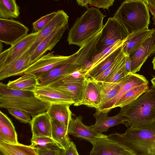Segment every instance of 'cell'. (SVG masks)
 I'll return each instance as SVG.
<instances>
[{
    "mask_svg": "<svg viewBox=\"0 0 155 155\" xmlns=\"http://www.w3.org/2000/svg\"><path fill=\"white\" fill-rule=\"evenodd\" d=\"M131 155H155V122L141 127L128 128L122 134L107 135Z\"/></svg>",
    "mask_w": 155,
    "mask_h": 155,
    "instance_id": "1",
    "label": "cell"
},
{
    "mask_svg": "<svg viewBox=\"0 0 155 155\" xmlns=\"http://www.w3.org/2000/svg\"><path fill=\"white\" fill-rule=\"evenodd\" d=\"M51 104L40 100L32 91L13 90L7 84L0 83V107L20 110L32 117L46 112Z\"/></svg>",
    "mask_w": 155,
    "mask_h": 155,
    "instance_id": "2",
    "label": "cell"
},
{
    "mask_svg": "<svg viewBox=\"0 0 155 155\" xmlns=\"http://www.w3.org/2000/svg\"><path fill=\"white\" fill-rule=\"evenodd\" d=\"M128 128L146 126L155 122V88L153 86L136 101L120 108Z\"/></svg>",
    "mask_w": 155,
    "mask_h": 155,
    "instance_id": "3",
    "label": "cell"
},
{
    "mask_svg": "<svg viewBox=\"0 0 155 155\" xmlns=\"http://www.w3.org/2000/svg\"><path fill=\"white\" fill-rule=\"evenodd\" d=\"M105 16L96 8H87L77 18L69 30L67 38L69 44L77 45L80 48L82 46L102 30Z\"/></svg>",
    "mask_w": 155,
    "mask_h": 155,
    "instance_id": "4",
    "label": "cell"
},
{
    "mask_svg": "<svg viewBox=\"0 0 155 155\" xmlns=\"http://www.w3.org/2000/svg\"><path fill=\"white\" fill-rule=\"evenodd\" d=\"M113 17L124 26L129 34L137 30L149 29V10L143 0L124 1Z\"/></svg>",
    "mask_w": 155,
    "mask_h": 155,
    "instance_id": "5",
    "label": "cell"
},
{
    "mask_svg": "<svg viewBox=\"0 0 155 155\" xmlns=\"http://www.w3.org/2000/svg\"><path fill=\"white\" fill-rule=\"evenodd\" d=\"M129 34L118 20L114 17L109 18L102 29L97 46L96 54L113 45L118 41L124 40Z\"/></svg>",
    "mask_w": 155,
    "mask_h": 155,
    "instance_id": "6",
    "label": "cell"
},
{
    "mask_svg": "<svg viewBox=\"0 0 155 155\" xmlns=\"http://www.w3.org/2000/svg\"><path fill=\"white\" fill-rule=\"evenodd\" d=\"M28 28L19 21L12 19H0V41L12 45L27 35Z\"/></svg>",
    "mask_w": 155,
    "mask_h": 155,
    "instance_id": "7",
    "label": "cell"
},
{
    "mask_svg": "<svg viewBox=\"0 0 155 155\" xmlns=\"http://www.w3.org/2000/svg\"><path fill=\"white\" fill-rule=\"evenodd\" d=\"M118 82L120 88L117 95L110 100L100 106L96 109V111L108 113L114 108L117 102L127 91L142 84L149 83L143 75L132 73L128 74Z\"/></svg>",
    "mask_w": 155,
    "mask_h": 155,
    "instance_id": "8",
    "label": "cell"
},
{
    "mask_svg": "<svg viewBox=\"0 0 155 155\" xmlns=\"http://www.w3.org/2000/svg\"><path fill=\"white\" fill-rule=\"evenodd\" d=\"M54 52H48L31 64L24 72L35 75L38 79L42 75L64 63L69 56L55 55Z\"/></svg>",
    "mask_w": 155,
    "mask_h": 155,
    "instance_id": "9",
    "label": "cell"
},
{
    "mask_svg": "<svg viewBox=\"0 0 155 155\" xmlns=\"http://www.w3.org/2000/svg\"><path fill=\"white\" fill-rule=\"evenodd\" d=\"M33 92L38 99L51 104H61L71 105L74 103L70 96L48 86L38 85Z\"/></svg>",
    "mask_w": 155,
    "mask_h": 155,
    "instance_id": "10",
    "label": "cell"
},
{
    "mask_svg": "<svg viewBox=\"0 0 155 155\" xmlns=\"http://www.w3.org/2000/svg\"><path fill=\"white\" fill-rule=\"evenodd\" d=\"M155 54V31L139 48L129 55L131 62V72L139 71L149 57Z\"/></svg>",
    "mask_w": 155,
    "mask_h": 155,
    "instance_id": "11",
    "label": "cell"
},
{
    "mask_svg": "<svg viewBox=\"0 0 155 155\" xmlns=\"http://www.w3.org/2000/svg\"><path fill=\"white\" fill-rule=\"evenodd\" d=\"M68 27L67 23L58 28L43 40L30 54L31 64L40 58L48 51L51 50L61 39Z\"/></svg>",
    "mask_w": 155,
    "mask_h": 155,
    "instance_id": "12",
    "label": "cell"
},
{
    "mask_svg": "<svg viewBox=\"0 0 155 155\" xmlns=\"http://www.w3.org/2000/svg\"><path fill=\"white\" fill-rule=\"evenodd\" d=\"M83 118L81 116L72 118L68 127L69 134L76 137L84 140L91 143L107 135L98 133L91 127L84 125L82 122Z\"/></svg>",
    "mask_w": 155,
    "mask_h": 155,
    "instance_id": "13",
    "label": "cell"
},
{
    "mask_svg": "<svg viewBox=\"0 0 155 155\" xmlns=\"http://www.w3.org/2000/svg\"><path fill=\"white\" fill-rule=\"evenodd\" d=\"M101 96L97 83L91 78L86 77L84 80L82 97L77 106L84 105L97 109L101 105Z\"/></svg>",
    "mask_w": 155,
    "mask_h": 155,
    "instance_id": "14",
    "label": "cell"
},
{
    "mask_svg": "<svg viewBox=\"0 0 155 155\" xmlns=\"http://www.w3.org/2000/svg\"><path fill=\"white\" fill-rule=\"evenodd\" d=\"M107 136L91 143L92 148L89 155H131L116 142L109 140Z\"/></svg>",
    "mask_w": 155,
    "mask_h": 155,
    "instance_id": "15",
    "label": "cell"
},
{
    "mask_svg": "<svg viewBox=\"0 0 155 155\" xmlns=\"http://www.w3.org/2000/svg\"><path fill=\"white\" fill-rule=\"evenodd\" d=\"M31 64L28 50L9 64L0 68V80L16 75H22Z\"/></svg>",
    "mask_w": 155,
    "mask_h": 155,
    "instance_id": "16",
    "label": "cell"
},
{
    "mask_svg": "<svg viewBox=\"0 0 155 155\" xmlns=\"http://www.w3.org/2000/svg\"><path fill=\"white\" fill-rule=\"evenodd\" d=\"M80 68L74 64L69 57L63 64L42 75L38 79L39 85L48 86L54 83L63 76Z\"/></svg>",
    "mask_w": 155,
    "mask_h": 155,
    "instance_id": "17",
    "label": "cell"
},
{
    "mask_svg": "<svg viewBox=\"0 0 155 155\" xmlns=\"http://www.w3.org/2000/svg\"><path fill=\"white\" fill-rule=\"evenodd\" d=\"M155 31V28L143 29L130 34L122 46L123 52L126 55L129 56L138 49L146 40L151 37Z\"/></svg>",
    "mask_w": 155,
    "mask_h": 155,
    "instance_id": "18",
    "label": "cell"
},
{
    "mask_svg": "<svg viewBox=\"0 0 155 155\" xmlns=\"http://www.w3.org/2000/svg\"><path fill=\"white\" fill-rule=\"evenodd\" d=\"M54 17L42 30L38 35L33 45L28 50L31 54L40 43L49 35L55 29L68 23L69 16L63 10L57 11Z\"/></svg>",
    "mask_w": 155,
    "mask_h": 155,
    "instance_id": "19",
    "label": "cell"
},
{
    "mask_svg": "<svg viewBox=\"0 0 155 155\" xmlns=\"http://www.w3.org/2000/svg\"><path fill=\"white\" fill-rule=\"evenodd\" d=\"M39 32L28 34L11 45L8 48V55L5 63L0 68L5 66L18 58L28 50L36 39Z\"/></svg>",
    "mask_w": 155,
    "mask_h": 155,
    "instance_id": "20",
    "label": "cell"
},
{
    "mask_svg": "<svg viewBox=\"0 0 155 155\" xmlns=\"http://www.w3.org/2000/svg\"><path fill=\"white\" fill-rule=\"evenodd\" d=\"M107 112H98L96 111L93 114L96 120L95 123L91 127L97 132L99 134L106 132L110 127L120 124H125V118L119 113L113 117H109Z\"/></svg>",
    "mask_w": 155,
    "mask_h": 155,
    "instance_id": "21",
    "label": "cell"
},
{
    "mask_svg": "<svg viewBox=\"0 0 155 155\" xmlns=\"http://www.w3.org/2000/svg\"><path fill=\"white\" fill-rule=\"evenodd\" d=\"M32 137H52L51 119L46 112L32 118L30 123Z\"/></svg>",
    "mask_w": 155,
    "mask_h": 155,
    "instance_id": "22",
    "label": "cell"
},
{
    "mask_svg": "<svg viewBox=\"0 0 155 155\" xmlns=\"http://www.w3.org/2000/svg\"><path fill=\"white\" fill-rule=\"evenodd\" d=\"M0 142L15 144L19 143L15 127L10 118L0 111Z\"/></svg>",
    "mask_w": 155,
    "mask_h": 155,
    "instance_id": "23",
    "label": "cell"
},
{
    "mask_svg": "<svg viewBox=\"0 0 155 155\" xmlns=\"http://www.w3.org/2000/svg\"><path fill=\"white\" fill-rule=\"evenodd\" d=\"M48 86L64 92L71 96L77 106L81 100L84 87V81L80 83H54Z\"/></svg>",
    "mask_w": 155,
    "mask_h": 155,
    "instance_id": "24",
    "label": "cell"
},
{
    "mask_svg": "<svg viewBox=\"0 0 155 155\" xmlns=\"http://www.w3.org/2000/svg\"><path fill=\"white\" fill-rule=\"evenodd\" d=\"M70 106L66 104H52L46 112L51 119L58 120L68 127L73 115Z\"/></svg>",
    "mask_w": 155,
    "mask_h": 155,
    "instance_id": "25",
    "label": "cell"
},
{
    "mask_svg": "<svg viewBox=\"0 0 155 155\" xmlns=\"http://www.w3.org/2000/svg\"><path fill=\"white\" fill-rule=\"evenodd\" d=\"M51 121L52 138L61 149L65 150L71 142L68 136V127L56 120L51 119Z\"/></svg>",
    "mask_w": 155,
    "mask_h": 155,
    "instance_id": "26",
    "label": "cell"
},
{
    "mask_svg": "<svg viewBox=\"0 0 155 155\" xmlns=\"http://www.w3.org/2000/svg\"><path fill=\"white\" fill-rule=\"evenodd\" d=\"M0 151L4 155H38L37 147L19 143L11 144L0 142Z\"/></svg>",
    "mask_w": 155,
    "mask_h": 155,
    "instance_id": "27",
    "label": "cell"
},
{
    "mask_svg": "<svg viewBox=\"0 0 155 155\" xmlns=\"http://www.w3.org/2000/svg\"><path fill=\"white\" fill-rule=\"evenodd\" d=\"M39 85L36 76L28 74H24L15 80L9 81L7 84L8 87L12 89L32 91Z\"/></svg>",
    "mask_w": 155,
    "mask_h": 155,
    "instance_id": "28",
    "label": "cell"
},
{
    "mask_svg": "<svg viewBox=\"0 0 155 155\" xmlns=\"http://www.w3.org/2000/svg\"><path fill=\"white\" fill-rule=\"evenodd\" d=\"M149 89L148 84H144L134 87L126 92L115 104L114 108H120L130 104L137 100Z\"/></svg>",
    "mask_w": 155,
    "mask_h": 155,
    "instance_id": "29",
    "label": "cell"
},
{
    "mask_svg": "<svg viewBox=\"0 0 155 155\" xmlns=\"http://www.w3.org/2000/svg\"><path fill=\"white\" fill-rule=\"evenodd\" d=\"M122 51L121 46L113 51L97 66L88 71L87 77L93 79L99 76L114 63Z\"/></svg>",
    "mask_w": 155,
    "mask_h": 155,
    "instance_id": "30",
    "label": "cell"
},
{
    "mask_svg": "<svg viewBox=\"0 0 155 155\" xmlns=\"http://www.w3.org/2000/svg\"><path fill=\"white\" fill-rule=\"evenodd\" d=\"M19 9L15 0H0V19L18 18L20 15Z\"/></svg>",
    "mask_w": 155,
    "mask_h": 155,
    "instance_id": "31",
    "label": "cell"
},
{
    "mask_svg": "<svg viewBox=\"0 0 155 155\" xmlns=\"http://www.w3.org/2000/svg\"><path fill=\"white\" fill-rule=\"evenodd\" d=\"M96 82L99 86L101 94V101L100 106L115 97L120 88L119 82L116 83L104 81Z\"/></svg>",
    "mask_w": 155,
    "mask_h": 155,
    "instance_id": "32",
    "label": "cell"
},
{
    "mask_svg": "<svg viewBox=\"0 0 155 155\" xmlns=\"http://www.w3.org/2000/svg\"><path fill=\"white\" fill-rule=\"evenodd\" d=\"M88 71V70L85 68L78 69L63 76L54 83H72L83 82L87 77V73Z\"/></svg>",
    "mask_w": 155,
    "mask_h": 155,
    "instance_id": "33",
    "label": "cell"
},
{
    "mask_svg": "<svg viewBox=\"0 0 155 155\" xmlns=\"http://www.w3.org/2000/svg\"><path fill=\"white\" fill-rule=\"evenodd\" d=\"M119 40L114 44L110 46L100 53L97 54L94 56L92 61V64L90 69H92L97 66L113 51L122 46L126 40Z\"/></svg>",
    "mask_w": 155,
    "mask_h": 155,
    "instance_id": "34",
    "label": "cell"
},
{
    "mask_svg": "<svg viewBox=\"0 0 155 155\" xmlns=\"http://www.w3.org/2000/svg\"><path fill=\"white\" fill-rule=\"evenodd\" d=\"M126 56V55L124 57L104 82L112 83H117L128 74H127L125 69Z\"/></svg>",
    "mask_w": 155,
    "mask_h": 155,
    "instance_id": "35",
    "label": "cell"
},
{
    "mask_svg": "<svg viewBox=\"0 0 155 155\" xmlns=\"http://www.w3.org/2000/svg\"><path fill=\"white\" fill-rule=\"evenodd\" d=\"M78 4L88 8V5L93 6L98 8H102L108 10L109 7L113 5L114 0H78Z\"/></svg>",
    "mask_w": 155,
    "mask_h": 155,
    "instance_id": "36",
    "label": "cell"
},
{
    "mask_svg": "<svg viewBox=\"0 0 155 155\" xmlns=\"http://www.w3.org/2000/svg\"><path fill=\"white\" fill-rule=\"evenodd\" d=\"M58 12H53L47 14L34 22L32 23L35 32H39L42 30L56 15Z\"/></svg>",
    "mask_w": 155,
    "mask_h": 155,
    "instance_id": "37",
    "label": "cell"
},
{
    "mask_svg": "<svg viewBox=\"0 0 155 155\" xmlns=\"http://www.w3.org/2000/svg\"><path fill=\"white\" fill-rule=\"evenodd\" d=\"M126 55L122 51L118 57L110 66L99 76L92 79L96 82L104 81Z\"/></svg>",
    "mask_w": 155,
    "mask_h": 155,
    "instance_id": "38",
    "label": "cell"
},
{
    "mask_svg": "<svg viewBox=\"0 0 155 155\" xmlns=\"http://www.w3.org/2000/svg\"><path fill=\"white\" fill-rule=\"evenodd\" d=\"M31 141V145L34 147H45L53 145L56 146L60 148L57 143L52 138L49 137H32Z\"/></svg>",
    "mask_w": 155,
    "mask_h": 155,
    "instance_id": "39",
    "label": "cell"
},
{
    "mask_svg": "<svg viewBox=\"0 0 155 155\" xmlns=\"http://www.w3.org/2000/svg\"><path fill=\"white\" fill-rule=\"evenodd\" d=\"M8 113L21 123H30L31 119L30 115L24 111L13 108L8 109Z\"/></svg>",
    "mask_w": 155,
    "mask_h": 155,
    "instance_id": "40",
    "label": "cell"
},
{
    "mask_svg": "<svg viewBox=\"0 0 155 155\" xmlns=\"http://www.w3.org/2000/svg\"><path fill=\"white\" fill-rule=\"evenodd\" d=\"M37 147L38 155H58L61 150L58 146L53 145Z\"/></svg>",
    "mask_w": 155,
    "mask_h": 155,
    "instance_id": "41",
    "label": "cell"
},
{
    "mask_svg": "<svg viewBox=\"0 0 155 155\" xmlns=\"http://www.w3.org/2000/svg\"><path fill=\"white\" fill-rule=\"evenodd\" d=\"M65 155H80L74 143L71 141L69 145L65 150Z\"/></svg>",
    "mask_w": 155,
    "mask_h": 155,
    "instance_id": "42",
    "label": "cell"
},
{
    "mask_svg": "<svg viewBox=\"0 0 155 155\" xmlns=\"http://www.w3.org/2000/svg\"><path fill=\"white\" fill-rule=\"evenodd\" d=\"M9 48L0 53V67H2L6 61L9 52Z\"/></svg>",
    "mask_w": 155,
    "mask_h": 155,
    "instance_id": "43",
    "label": "cell"
},
{
    "mask_svg": "<svg viewBox=\"0 0 155 155\" xmlns=\"http://www.w3.org/2000/svg\"><path fill=\"white\" fill-rule=\"evenodd\" d=\"M131 62L129 56L126 55L125 64V69L127 74L131 72Z\"/></svg>",
    "mask_w": 155,
    "mask_h": 155,
    "instance_id": "44",
    "label": "cell"
},
{
    "mask_svg": "<svg viewBox=\"0 0 155 155\" xmlns=\"http://www.w3.org/2000/svg\"><path fill=\"white\" fill-rule=\"evenodd\" d=\"M149 11L153 15V24L155 25V9L153 8L150 5H147Z\"/></svg>",
    "mask_w": 155,
    "mask_h": 155,
    "instance_id": "45",
    "label": "cell"
},
{
    "mask_svg": "<svg viewBox=\"0 0 155 155\" xmlns=\"http://www.w3.org/2000/svg\"><path fill=\"white\" fill-rule=\"evenodd\" d=\"M147 5H150L155 9V0H143Z\"/></svg>",
    "mask_w": 155,
    "mask_h": 155,
    "instance_id": "46",
    "label": "cell"
},
{
    "mask_svg": "<svg viewBox=\"0 0 155 155\" xmlns=\"http://www.w3.org/2000/svg\"><path fill=\"white\" fill-rule=\"evenodd\" d=\"M153 86L155 88V77L153 78L151 80Z\"/></svg>",
    "mask_w": 155,
    "mask_h": 155,
    "instance_id": "47",
    "label": "cell"
},
{
    "mask_svg": "<svg viewBox=\"0 0 155 155\" xmlns=\"http://www.w3.org/2000/svg\"><path fill=\"white\" fill-rule=\"evenodd\" d=\"M65 150L61 149L58 155H65Z\"/></svg>",
    "mask_w": 155,
    "mask_h": 155,
    "instance_id": "48",
    "label": "cell"
},
{
    "mask_svg": "<svg viewBox=\"0 0 155 155\" xmlns=\"http://www.w3.org/2000/svg\"><path fill=\"white\" fill-rule=\"evenodd\" d=\"M152 63L153 66V68L155 70V56L153 60Z\"/></svg>",
    "mask_w": 155,
    "mask_h": 155,
    "instance_id": "49",
    "label": "cell"
},
{
    "mask_svg": "<svg viewBox=\"0 0 155 155\" xmlns=\"http://www.w3.org/2000/svg\"><path fill=\"white\" fill-rule=\"evenodd\" d=\"M2 42H0V53H1L2 52L1 51H2Z\"/></svg>",
    "mask_w": 155,
    "mask_h": 155,
    "instance_id": "50",
    "label": "cell"
},
{
    "mask_svg": "<svg viewBox=\"0 0 155 155\" xmlns=\"http://www.w3.org/2000/svg\"><path fill=\"white\" fill-rule=\"evenodd\" d=\"M0 155H4L1 152H0Z\"/></svg>",
    "mask_w": 155,
    "mask_h": 155,
    "instance_id": "51",
    "label": "cell"
}]
</instances>
